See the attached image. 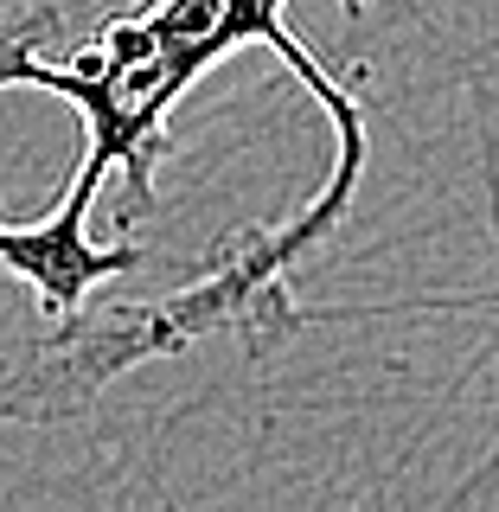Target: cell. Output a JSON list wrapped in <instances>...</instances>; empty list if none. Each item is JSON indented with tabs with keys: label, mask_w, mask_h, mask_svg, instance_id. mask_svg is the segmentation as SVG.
Returning a JSON list of instances; mask_svg holds the SVG:
<instances>
[{
	"label": "cell",
	"mask_w": 499,
	"mask_h": 512,
	"mask_svg": "<svg viewBox=\"0 0 499 512\" xmlns=\"http://www.w3.org/2000/svg\"><path fill=\"white\" fill-rule=\"evenodd\" d=\"M365 7L372 0H346V13ZM282 13L288 0H141L135 13H116L90 39L64 45L52 96L84 116L77 173L64 180L52 218H0V269L32 288L45 320L71 314L77 301H90V288L148 263V250L135 244V212L154 205V167L173 154L167 116L231 52L269 45L340 135H365L359 96L295 39Z\"/></svg>",
	"instance_id": "6da1fadb"
},
{
	"label": "cell",
	"mask_w": 499,
	"mask_h": 512,
	"mask_svg": "<svg viewBox=\"0 0 499 512\" xmlns=\"http://www.w3.org/2000/svg\"><path fill=\"white\" fill-rule=\"evenodd\" d=\"M359 173H365V135H340L327 186L295 218L224 231L205 250L199 276H186L167 295L103 301V308L77 301L71 314L45 320V333L13 346L7 372H0V429H45V423L90 416L96 397L135 365L192 352L212 333L244 340L250 359H269L276 346H288L301 327L288 276L314 244H327L340 231L352 192H359Z\"/></svg>",
	"instance_id": "7a4b0ae2"
},
{
	"label": "cell",
	"mask_w": 499,
	"mask_h": 512,
	"mask_svg": "<svg viewBox=\"0 0 499 512\" xmlns=\"http://www.w3.org/2000/svg\"><path fill=\"white\" fill-rule=\"evenodd\" d=\"M64 45H71V26L58 0H26L0 13V90H52Z\"/></svg>",
	"instance_id": "3957f363"
}]
</instances>
